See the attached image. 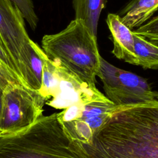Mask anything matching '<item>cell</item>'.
I'll return each mask as SVG.
<instances>
[{"instance_id":"cell-17","label":"cell","mask_w":158,"mask_h":158,"mask_svg":"<svg viewBox=\"0 0 158 158\" xmlns=\"http://www.w3.org/2000/svg\"><path fill=\"white\" fill-rule=\"evenodd\" d=\"M4 88L2 87L0 85V116L1 113V109H2V97H3V93H4Z\"/></svg>"},{"instance_id":"cell-12","label":"cell","mask_w":158,"mask_h":158,"mask_svg":"<svg viewBox=\"0 0 158 158\" xmlns=\"http://www.w3.org/2000/svg\"><path fill=\"white\" fill-rule=\"evenodd\" d=\"M134 40L135 51L138 60V65L144 69H157L158 46L144 37L135 33Z\"/></svg>"},{"instance_id":"cell-5","label":"cell","mask_w":158,"mask_h":158,"mask_svg":"<svg viewBox=\"0 0 158 158\" xmlns=\"http://www.w3.org/2000/svg\"><path fill=\"white\" fill-rule=\"evenodd\" d=\"M97 76L103 83L106 96L117 106L146 102L158 96L145 78L119 69L102 57Z\"/></svg>"},{"instance_id":"cell-3","label":"cell","mask_w":158,"mask_h":158,"mask_svg":"<svg viewBox=\"0 0 158 158\" xmlns=\"http://www.w3.org/2000/svg\"><path fill=\"white\" fill-rule=\"evenodd\" d=\"M41 45L51 60L83 83L95 86L101 56L97 36L83 20L75 19L60 32L43 36Z\"/></svg>"},{"instance_id":"cell-6","label":"cell","mask_w":158,"mask_h":158,"mask_svg":"<svg viewBox=\"0 0 158 158\" xmlns=\"http://www.w3.org/2000/svg\"><path fill=\"white\" fill-rule=\"evenodd\" d=\"M0 35L24 85L28 87L32 40L28 35L22 12L10 0H0Z\"/></svg>"},{"instance_id":"cell-16","label":"cell","mask_w":158,"mask_h":158,"mask_svg":"<svg viewBox=\"0 0 158 158\" xmlns=\"http://www.w3.org/2000/svg\"><path fill=\"white\" fill-rule=\"evenodd\" d=\"M10 83H19L15 80L6 67L0 61V85L5 88Z\"/></svg>"},{"instance_id":"cell-9","label":"cell","mask_w":158,"mask_h":158,"mask_svg":"<svg viewBox=\"0 0 158 158\" xmlns=\"http://www.w3.org/2000/svg\"><path fill=\"white\" fill-rule=\"evenodd\" d=\"M106 23L114 44L112 53L118 59L138 65L133 31L122 22L121 17L115 14H108Z\"/></svg>"},{"instance_id":"cell-18","label":"cell","mask_w":158,"mask_h":158,"mask_svg":"<svg viewBox=\"0 0 158 158\" xmlns=\"http://www.w3.org/2000/svg\"><path fill=\"white\" fill-rule=\"evenodd\" d=\"M157 99H158V97H157Z\"/></svg>"},{"instance_id":"cell-10","label":"cell","mask_w":158,"mask_h":158,"mask_svg":"<svg viewBox=\"0 0 158 158\" xmlns=\"http://www.w3.org/2000/svg\"><path fill=\"white\" fill-rule=\"evenodd\" d=\"M158 10V0H131L121 12L122 22L131 30L145 23Z\"/></svg>"},{"instance_id":"cell-7","label":"cell","mask_w":158,"mask_h":158,"mask_svg":"<svg viewBox=\"0 0 158 158\" xmlns=\"http://www.w3.org/2000/svg\"><path fill=\"white\" fill-rule=\"evenodd\" d=\"M118 107L104 96L87 102L74 104L59 113L72 138L79 143H88Z\"/></svg>"},{"instance_id":"cell-11","label":"cell","mask_w":158,"mask_h":158,"mask_svg":"<svg viewBox=\"0 0 158 158\" xmlns=\"http://www.w3.org/2000/svg\"><path fill=\"white\" fill-rule=\"evenodd\" d=\"M75 19L84 22L91 32L97 36L99 16L105 7V0H72Z\"/></svg>"},{"instance_id":"cell-2","label":"cell","mask_w":158,"mask_h":158,"mask_svg":"<svg viewBox=\"0 0 158 158\" xmlns=\"http://www.w3.org/2000/svg\"><path fill=\"white\" fill-rule=\"evenodd\" d=\"M0 158L87 157L55 112L22 130L0 134Z\"/></svg>"},{"instance_id":"cell-15","label":"cell","mask_w":158,"mask_h":158,"mask_svg":"<svg viewBox=\"0 0 158 158\" xmlns=\"http://www.w3.org/2000/svg\"><path fill=\"white\" fill-rule=\"evenodd\" d=\"M133 32L151 41L158 43V15L133 30Z\"/></svg>"},{"instance_id":"cell-1","label":"cell","mask_w":158,"mask_h":158,"mask_svg":"<svg viewBox=\"0 0 158 158\" xmlns=\"http://www.w3.org/2000/svg\"><path fill=\"white\" fill-rule=\"evenodd\" d=\"M87 158H158V101L118 106L88 143Z\"/></svg>"},{"instance_id":"cell-13","label":"cell","mask_w":158,"mask_h":158,"mask_svg":"<svg viewBox=\"0 0 158 158\" xmlns=\"http://www.w3.org/2000/svg\"><path fill=\"white\" fill-rule=\"evenodd\" d=\"M22 12L30 28L35 30L38 25V18L35 13L32 0H10Z\"/></svg>"},{"instance_id":"cell-8","label":"cell","mask_w":158,"mask_h":158,"mask_svg":"<svg viewBox=\"0 0 158 158\" xmlns=\"http://www.w3.org/2000/svg\"><path fill=\"white\" fill-rule=\"evenodd\" d=\"M56 63L58 68L59 80L52 99L46 102L48 105L56 109H65L74 104L87 102L104 96L96 86L83 83Z\"/></svg>"},{"instance_id":"cell-4","label":"cell","mask_w":158,"mask_h":158,"mask_svg":"<svg viewBox=\"0 0 158 158\" xmlns=\"http://www.w3.org/2000/svg\"><path fill=\"white\" fill-rule=\"evenodd\" d=\"M46 101L38 91L20 83H9L3 93L0 134L16 132L33 124L42 115Z\"/></svg>"},{"instance_id":"cell-14","label":"cell","mask_w":158,"mask_h":158,"mask_svg":"<svg viewBox=\"0 0 158 158\" xmlns=\"http://www.w3.org/2000/svg\"><path fill=\"white\" fill-rule=\"evenodd\" d=\"M0 61L2 64L6 67L9 73L11 74L12 77L15 80L20 83L21 85H24L20 73L12 60L9 51H7L2 38L0 35Z\"/></svg>"}]
</instances>
